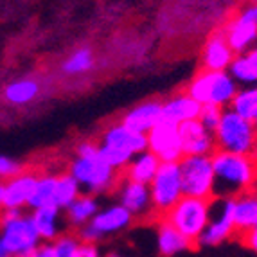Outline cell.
Masks as SVG:
<instances>
[{
    "mask_svg": "<svg viewBox=\"0 0 257 257\" xmlns=\"http://www.w3.org/2000/svg\"><path fill=\"white\" fill-rule=\"evenodd\" d=\"M214 184L212 198H236L253 191L255 185V155H239L216 150L210 155Z\"/></svg>",
    "mask_w": 257,
    "mask_h": 257,
    "instance_id": "1",
    "label": "cell"
},
{
    "mask_svg": "<svg viewBox=\"0 0 257 257\" xmlns=\"http://www.w3.org/2000/svg\"><path fill=\"white\" fill-rule=\"evenodd\" d=\"M70 176L88 194L104 193L119 182L115 169H111L99 155L97 144L83 142L77 146V157L70 164Z\"/></svg>",
    "mask_w": 257,
    "mask_h": 257,
    "instance_id": "2",
    "label": "cell"
},
{
    "mask_svg": "<svg viewBox=\"0 0 257 257\" xmlns=\"http://www.w3.org/2000/svg\"><path fill=\"white\" fill-rule=\"evenodd\" d=\"M101 159L111 167V169H124L130 160L141 151L148 150L146 135L135 133L126 128L122 122L113 124L104 132L101 144L97 146Z\"/></svg>",
    "mask_w": 257,
    "mask_h": 257,
    "instance_id": "3",
    "label": "cell"
},
{
    "mask_svg": "<svg viewBox=\"0 0 257 257\" xmlns=\"http://www.w3.org/2000/svg\"><path fill=\"white\" fill-rule=\"evenodd\" d=\"M0 241L13 257H29L42 239L31 216H24L20 209H4L0 216Z\"/></svg>",
    "mask_w": 257,
    "mask_h": 257,
    "instance_id": "4",
    "label": "cell"
},
{
    "mask_svg": "<svg viewBox=\"0 0 257 257\" xmlns=\"http://www.w3.org/2000/svg\"><path fill=\"white\" fill-rule=\"evenodd\" d=\"M212 135L216 150L239 155H255V124L236 115L228 108L223 110L221 120Z\"/></svg>",
    "mask_w": 257,
    "mask_h": 257,
    "instance_id": "5",
    "label": "cell"
},
{
    "mask_svg": "<svg viewBox=\"0 0 257 257\" xmlns=\"http://www.w3.org/2000/svg\"><path fill=\"white\" fill-rule=\"evenodd\" d=\"M237 90V83L227 70H202L189 83L187 94L200 104L227 108Z\"/></svg>",
    "mask_w": 257,
    "mask_h": 257,
    "instance_id": "6",
    "label": "cell"
},
{
    "mask_svg": "<svg viewBox=\"0 0 257 257\" xmlns=\"http://www.w3.org/2000/svg\"><path fill=\"white\" fill-rule=\"evenodd\" d=\"M209 203L210 200H203V198L182 196L164 214V219L180 232L185 239L196 244L198 237L202 236L203 228L209 221Z\"/></svg>",
    "mask_w": 257,
    "mask_h": 257,
    "instance_id": "7",
    "label": "cell"
},
{
    "mask_svg": "<svg viewBox=\"0 0 257 257\" xmlns=\"http://www.w3.org/2000/svg\"><path fill=\"white\" fill-rule=\"evenodd\" d=\"M178 171H180L182 194L191 198H212V184H214V173L210 155H196L189 157L184 155L178 160Z\"/></svg>",
    "mask_w": 257,
    "mask_h": 257,
    "instance_id": "8",
    "label": "cell"
},
{
    "mask_svg": "<svg viewBox=\"0 0 257 257\" xmlns=\"http://www.w3.org/2000/svg\"><path fill=\"white\" fill-rule=\"evenodd\" d=\"M148 187H150L151 198V212L164 218L167 210L184 196L178 162H160L159 169Z\"/></svg>",
    "mask_w": 257,
    "mask_h": 257,
    "instance_id": "9",
    "label": "cell"
},
{
    "mask_svg": "<svg viewBox=\"0 0 257 257\" xmlns=\"http://www.w3.org/2000/svg\"><path fill=\"white\" fill-rule=\"evenodd\" d=\"M234 198H210L209 221L196 244L216 246L234 237Z\"/></svg>",
    "mask_w": 257,
    "mask_h": 257,
    "instance_id": "10",
    "label": "cell"
},
{
    "mask_svg": "<svg viewBox=\"0 0 257 257\" xmlns=\"http://www.w3.org/2000/svg\"><path fill=\"white\" fill-rule=\"evenodd\" d=\"M132 212H128L122 205H113L104 210H97L94 218L81 227L79 241L94 244L95 241H99L106 234H115V232L124 230L126 227L132 225Z\"/></svg>",
    "mask_w": 257,
    "mask_h": 257,
    "instance_id": "11",
    "label": "cell"
},
{
    "mask_svg": "<svg viewBox=\"0 0 257 257\" xmlns=\"http://www.w3.org/2000/svg\"><path fill=\"white\" fill-rule=\"evenodd\" d=\"M148 151L157 157L160 162H178L184 157L182 151L178 126L169 120H160L146 133Z\"/></svg>",
    "mask_w": 257,
    "mask_h": 257,
    "instance_id": "12",
    "label": "cell"
},
{
    "mask_svg": "<svg viewBox=\"0 0 257 257\" xmlns=\"http://www.w3.org/2000/svg\"><path fill=\"white\" fill-rule=\"evenodd\" d=\"M223 36L234 54H241L252 49L257 38V9L255 6L244 8L234 20L225 27Z\"/></svg>",
    "mask_w": 257,
    "mask_h": 257,
    "instance_id": "13",
    "label": "cell"
},
{
    "mask_svg": "<svg viewBox=\"0 0 257 257\" xmlns=\"http://www.w3.org/2000/svg\"><path fill=\"white\" fill-rule=\"evenodd\" d=\"M178 135H180L184 155L196 157V155H212L216 151L214 135L203 128L198 119L178 124Z\"/></svg>",
    "mask_w": 257,
    "mask_h": 257,
    "instance_id": "14",
    "label": "cell"
},
{
    "mask_svg": "<svg viewBox=\"0 0 257 257\" xmlns=\"http://www.w3.org/2000/svg\"><path fill=\"white\" fill-rule=\"evenodd\" d=\"M160 120H162V103L146 101V103L132 108L122 119V124L132 132L146 135L155 124H159Z\"/></svg>",
    "mask_w": 257,
    "mask_h": 257,
    "instance_id": "15",
    "label": "cell"
},
{
    "mask_svg": "<svg viewBox=\"0 0 257 257\" xmlns=\"http://www.w3.org/2000/svg\"><path fill=\"white\" fill-rule=\"evenodd\" d=\"M35 173H18L4 184V209H22L29 203V198L35 189Z\"/></svg>",
    "mask_w": 257,
    "mask_h": 257,
    "instance_id": "16",
    "label": "cell"
},
{
    "mask_svg": "<svg viewBox=\"0 0 257 257\" xmlns=\"http://www.w3.org/2000/svg\"><path fill=\"white\" fill-rule=\"evenodd\" d=\"M119 205L124 207L132 216H142L151 212V198H150V187L137 182L122 180L119 191Z\"/></svg>",
    "mask_w": 257,
    "mask_h": 257,
    "instance_id": "17",
    "label": "cell"
},
{
    "mask_svg": "<svg viewBox=\"0 0 257 257\" xmlns=\"http://www.w3.org/2000/svg\"><path fill=\"white\" fill-rule=\"evenodd\" d=\"M200 106L202 104L196 103L187 92L176 94L171 99H167L166 103H162V119L178 126L182 122H187V120L198 119Z\"/></svg>",
    "mask_w": 257,
    "mask_h": 257,
    "instance_id": "18",
    "label": "cell"
},
{
    "mask_svg": "<svg viewBox=\"0 0 257 257\" xmlns=\"http://www.w3.org/2000/svg\"><path fill=\"white\" fill-rule=\"evenodd\" d=\"M234 56L236 54L228 47L223 33H216L207 40L205 47H203L202 61L205 70H227Z\"/></svg>",
    "mask_w": 257,
    "mask_h": 257,
    "instance_id": "19",
    "label": "cell"
},
{
    "mask_svg": "<svg viewBox=\"0 0 257 257\" xmlns=\"http://www.w3.org/2000/svg\"><path fill=\"white\" fill-rule=\"evenodd\" d=\"M234 236L257 228V200L253 191L234 198Z\"/></svg>",
    "mask_w": 257,
    "mask_h": 257,
    "instance_id": "20",
    "label": "cell"
},
{
    "mask_svg": "<svg viewBox=\"0 0 257 257\" xmlns=\"http://www.w3.org/2000/svg\"><path fill=\"white\" fill-rule=\"evenodd\" d=\"M160 160L155 157L151 151H141L133 157L128 162V166L124 167V175L122 178L130 182H137V184L150 185V182L153 180L155 173L159 169Z\"/></svg>",
    "mask_w": 257,
    "mask_h": 257,
    "instance_id": "21",
    "label": "cell"
},
{
    "mask_svg": "<svg viewBox=\"0 0 257 257\" xmlns=\"http://www.w3.org/2000/svg\"><path fill=\"white\" fill-rule=\"evenodd\" d=\"M60 210L56 205H45L33 209V216L31 221L35 225L36 232H38L40 239L43 241H54L60 236Z\"/></svg>",
    "mask_w": 257,
    "mask_h": 257,
    "instance_id": "22",
    "label": "cell"
},
{
    "mask_svg": "<svg viewBox=\"0 0 257 257\" xmlns=\"http://www.w3.org/2000/svg\"><path fill=\"white\" fill-rule=\"evenodd\" d=\"M227 70L236 83L253 85L257 79V51L252 47L246 52L234 56Z\"/></svg>",
    "mask_w": 257,
    "mask_h": 257,
    "instance_id": "23",
    "label": "cell"
},
{
    "mask_svg": "<svg viewBox=\"0 0 257 257\" xmlns=\"http://www.w3.org/2000/svg\"><path fill=\"white\" fill-rule=\"evenodd\" d=\"M157 244H159V252L164 257H171L176 253L185 252L193 246V243L189 239H185L180 232L176 230L175 227H171L166 219L162 218L159 225V237H157Z\"/></svg>",
    "mask_w": 257,
    "mask_h": 257,
    "instance_id": "24",
    "label": "cell"
},
{
    "mask_svg": "<svg viewBox=\"0 0 257 257\" xmlns=\"http://www.w3.org/2000/svg\"><path fill=\"white\" fill-rule=\"evenodd\" d=\"M228 110H232L236 115L243 117L248 122H257V88L248 86V88H237L232 101L228 103Z\"/></svg>",
    "mask_w": 257,
    "mask_h": 257,
    "instance_id": "25",
    "label": "cell"
},
{
    "mask_svg": "<svg viewBox=\"0 0 257 257\" xmlns=\"http://www.w3.org/2000/svg\"><path fill=\"white\" fill-rule=\"evenodd\" d=\"M97 200L90 194H79V196L67 207V216L69 221L76 227H83L85 223H88L97 212Z\"/></svg>",
    "mask_w": 257,
    "mask_h": 257,
    "instance_id": "26",
    "label": "cell"
},
{
    "mask_svg": "<svg viewBox=\"0 0 257 257\" xmlns=\"http://www.w3.org/2000/svg\"><path fill=\"white\" fill-rule=\"evenodd\" d=\"M81 194L79 184L74 180L72 176L67 175L56 176V185H54V205L58 209H67L70 203Z\"/></svg>",
    "mask_w": 257,
    "mask_h": 257,
    "instance_id": "27",
    "label": "cell"
},
{
    "mask_svg": "<svg viewBox=\"0 0 257 257\" xmlns=\"http://www.w3.org/2000/svg\"><path fill=\"white\" fill-rule=\"evenodd\" d=\"M40 92V86L36 81L33 79H18V81H13L9 83L6 86V99H8L11 104H26L29 101L38 95Z\"/></svg>",
    "mask_w": 257,
    "mask_h": 257,
    "instance_id": "28",
    "label": "cell"
},
{
    "mask_svg": "<svg viewBox=\"0 0 257 257\" xmlns=\"http://www.w3.org/2000/svg\"><path fill=\"white\" fill-rule=\"evenodd\" d=\"M54 185H56V176H52V175L38 176L27 205H29L31 209L54 205Z\"/></svg>",
    "mask_w": 257,
    "mask_h": 257,
    "instance_id": "29",
    "label": "cell"
},
{
    "mask_svg": "<svg viewBox=\"0 0 257 257\" xmlns=\"http://www.w3.org/2000/svg\"><path fill=\"white\" fill-rule=\"evenodd\" d=\"M94 67V56L90 49H79L76 51L69 60L63 63V72L74 76V74H83Z\"/></svg>",
    "mask_w": 257,
    "mask_h": 257,
    "instance_id": "30",
    "label": "cell"
},
{
    "mask_svg": "<svg viewBox=\"0 0 257 257\" xmlns=\"http://www.w3.org/2000/svg\"><path fill=\"white\" fill-rule=\"evenodd\" d=\"M79 244H81V241L76 236H70V234L58 236L54 239V243H52L54 257H76Z\"/></svg>",
    "mask_w": 257,
    "mask_h": 257,
    "instance_id": "31",
    "label": "cell"
},
{
    "mask_svg": "<svg viewBox=\"0 0 257 257\" xmlns=\"http://www.w3.org/2000/svg\"><path fill=\"white\" fill-rule=\"evenodd\" d=\"M223 110L225 108L214 106V104H202L200 106V113H198V122L205 130H209L210 133H214V130L219 124V120H221Z\"/></svg>",
    "mask_w": 257,
    "mask_h": 257,
    "instance_id": "32",
    "label": "cell"
},
{
    "mask_svg": "<svg viewBox=\"0 0 257 257\" xmlns=\"http://www.w3.org/2000/svg\"><path fill=\"white\" fill-rule=\"evenodd\" d=\"M20 173V164L9 157H0V178H11Z\"/></svg>",
    "mask_w": 257,
    "mask_h": 257,
    "instance_id": "33",
    "label": "cell"
},
{
    "mask_svg": "<svg viewBox=\"0 0 257 257\" xmlns=\"http://www.w3.org/2000/svg\"><path fill=\"white\" fill-rule=\"evenodd\" d=\"M76 257H101L97 246L90 243H81L79 248H77V255Z\"/></svg>",
    "mask_w": 257,
    "mask_h": 257,
    "instance_id": "34",
    "label": "cell"
},
{
    "mask_svg": "<svg viewBox=\"0 0 257 257\" xmlns=\"http://www.w3.org/2000/svg\"><path fill=\"white\" fill-rule=\"evenodd\" d=\"M29 257H54V248H52V243L45 241L43 244H38V246L33 250V253H31Z\"/></svg>",
    "mask_w": 257,
    "mask_h": 257,
    "instance_id": "35",
    "label": "cell"
},
{
    "mask_svg": "<svg viewBox=\"0 0 257 257\" xmlns=\"http://www.w3.org/2000/svg\"><path fill=\"white\" fill-rule=\"evenodd\" d=\"M241 243H243L246 248L255 250L257 248V228H253V230H248V232H244V234H241Z\"/></svg>",
    "mask_w": 257,
    "mask_h": 257,
    "instance_id": "36",
    "label": "cell"
},
{
    "mask_svg": "<svg viewBox=\"0 0 257 257\" xmlns=\"http://www.w3.org/2000/svg\"><path fill=\"white\" fill-rule=\"evenodd\" d=\"M0 257H13L11 255V252L6 248V244L2 243V241H0Z\"/></svg>",
    "mask_w": 257,
    "mask_h": 257,
    "instance_id": "37",
    "label": "cell"
},
{
    "mask_svg": "<svg viewBox=\"0 0 257 257\" xmlns=\"http://www.w3.org/2000/svg\"><path fill=\"white\" fill-rule=\"evenodd\" d=\"M4 209V184H0V210Z\"/></svg>",
    "mask_w": 257,
    "mask_h": 257,
    "instance_id": "38",
    "label": "cell"
},
{
    "mask_svg": "<svg viewBox=\"0 0 257 257\" xmlns=\"http://www.w3.org/2000/svg\"><path fill=\"white\" fill-rule=\"evenodd\" d=\"M108 257H122V255H117V253H110Z\"/></svg>",
    "mask_w": 257,
    "mask_h": 257,
    "instance_id": "39",
    "label": "cell"
}]
</instances>
